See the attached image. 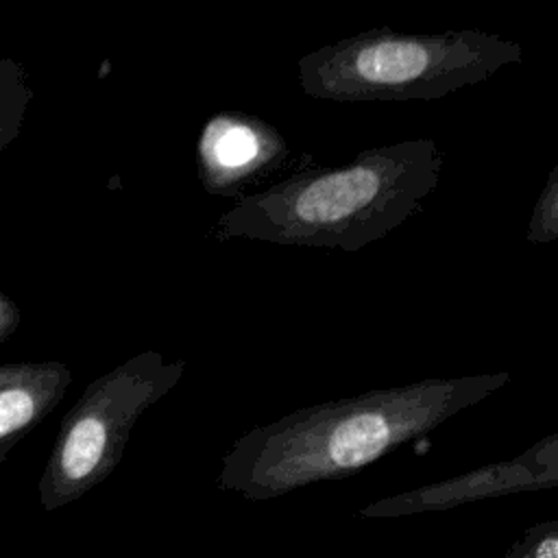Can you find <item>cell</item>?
I'll return each mask as SVG.
<instances>
[{
	"instance_id": "obj_1",
	"label": "cell",
	"mask_w": 558,
	"mask_h": 558,
	"mask_svg": "<svg viewBox=\"0 0 558 558\" xmlns=\"http://www.w3.org/2000/svg\"><path fill=\"white\" fill-rule=\"evenodd\" d=\"M510 373L427 377L299 408L244 432L222 456L218 488L251 501L349 477L423 438L510 384Z\"/></svg>"
},
{
	"instance_id": "obj_2",
	"label": "cell",
	"mask_w": 558,
	"mask_h": 558,
	"mask_svg": "<svg viewBox=\"0 0 558 558\" xmlns=\"http://www.w3.org/2000/svg\"><path fill=\"white\" fill-rule=\"evenodd\" d=\"M442 163V148L429 137L373 146L336 166L312 161L233 201L214 235L353 253L416 216Z\"/></svg>"
},
{
	"instance_id": "obj_3",
	"label": "cell",
	"mask_w": 558,
	"mask_h": 558,
	"mask_svg": "<svg viewBox=\"0 0 558 558\" xmlns=\"http://www.w3.org/2000/svg\"><path fill=\"white\" fill-rule=\"evenodd\" d=\"M519 41L475 31L399 33L381 26L296 59L301 92L331 102L436 100L523 61Z\"/></svg>"
},
{
	"instance_id": "obj_4",
	"label": "cell",
	"mask_w": 558,
	"mask_h": 558,
	"mask_svg": "<svg viewBox=\"0 0 558 558\" xmlns=\"http://www.w3.org/2000/svg\"><path fill=\"white\" fill-rule=\"evenodd\" d=\"M185 360L146 349L87 384L65 412L39 477L46 512L63 508L105 482L120 464L133 427L183 377Z\"/></svg>"
},
{
	"instance_id": "obj_5",
	"label": "cell",
	"mask_w": 558,
	"mask_h": 558,
	"mask_svg": "<svg viewBox=\"0 0 558 558\" xmlns=\"http://www.w3.org/2000/svg\"><path fill=\"white\" fill-rule=\"evenodd\" d=\"M312 161L307 153L296 155L268 120L238 109L209 116L196 140V172L205 192L233 201Z\"/></svg>"
},
{
	"instance_id": "obj_6",
	"label": "cell",
	"mask_w": 558,
	"mask_h": 558,
	"mask_svg": "<svg viewBox=\"0 0 558 558\" xmlns=\"http://www.w3.org/2000/svg\"><path fill=\"white\" fill-rule=\"evenodd\" d=\"M558 484V434H549L525 451L488 462L466 473L423 484L390 497L375 499L357 510V517H408L440 512L490 497H506L527 490H545Z\"/></svg>"
},
{
	"instance_id": "obj_7",
	"label": "cell",
	"mask_w": 558,
	"mask_h": 558,
	"mask_svg": "<svg viewBox=\"0 0 558 558\" xmlns=\"http://www.w3.org/2000/svg\"><path fill=\"white\" fill-rule=\"evenodd\" d=\"M72 371L57 360L0 364V462L65 397Z\"/></svg>"
},
{
	"instance_id": "obj_8",
	"label": "cell",
	"mask_w": 558,
	"mask_h": 558,
	"mask_svg": "<svg viewBox=\"0 0 558 558\" xmlns=\"http://www.w3.org/2000/svg\"><path fill=\"white\" fill-rule=\"evenodd\" d=\"M31 100L33 87L26 68L15 59L0 57V157L20 135Z\"/></svg>"
},
{
	"instance_id": "obj_9",
	"label": "cell",
	"mask_w": 558,
	"mask_h": 558,
	"mask_svg": "<svg viewBox=\"0 0 558 558\" xmlns=\"http://www.w3.org/2000/svg\"><path fill=\"white\" fill-rule=\"evenodd\" d=\"M525 240L530 244H551L558 240V166H554L545 179L530 216Z\"/></svg>"
},
{
	"instance_id": "obj_10",
	"label": "cell",
	"mask_w": 558,
	"mask_h": 558,
	"mask_svg": "<svg viewBox=\"0 0 558 558\" xmlns=\"http://www.w3.org/2000/svg\"><path fill=\"white\" fill-rule=\"evenodd\" d=\"M506 558H558V521L549 519L527 527L508 547Z\"/></svg>"
},
{
	"instance_id": "obj_11",
	"label": "cell",
	"mask_w": 558,
	"mask_h": 558,
	"mask_svg": "<svg viewBox=\"0 0 558 558\" xmlns=\"http://www.w3.org/2000/svg\"><path fill=\"white\" fill-rule=\"evenodd\" d=\"M20 320H22V312L17 303L9 294L0 292V342L9 340L17 331Z\"/></svg>"
}]
</instances>
